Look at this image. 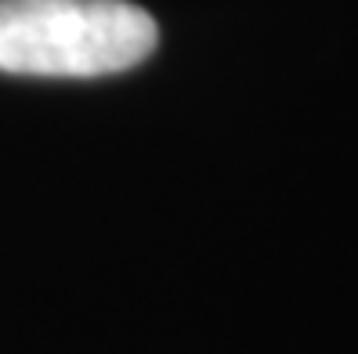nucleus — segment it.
I'll return each mask as SVG.
<instances>
[{
	"mask_svg": "<svg viewBox=\"0 0 358 354\" xmlns=\"http://www.w3.org/2000/svg\"><path fill=\"white\" fill-rule=\"evenodd\" d=\"M156 18L131 0H0V73L87 80L156 51Z\"/></svg>",
	"mask_w": 358,
	"mask_h": 354,
	"instance_id": "nucleus-1",
	"label": "nucleus"
}]
</instances>
